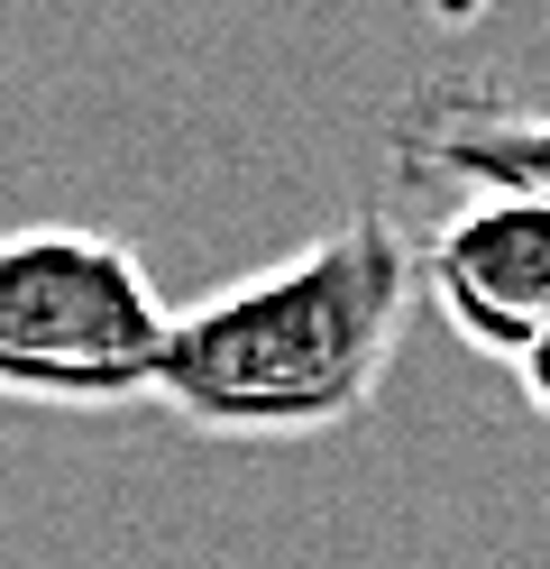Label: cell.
<instances>
[{"label":"cell","instance_id":"1","mask_svg":"<svg viewBox=\"0 0 550 569\" xmlns=\"http://www.w3.org/2000/svg\"><path fill=\"white\" fill-rule=\"evenodd\" d=\"M413 303V239L394 211H349L312 248L166 312L157 396L211 441H312L377 405Z\"/></svg>","mask_w":550,"mask_h":569},{"label":"cell","instance_id":"2","mask_svg":"<svg viewBox=\"0 0 550 569\" xmlns=\"http://www.w3.org/2000/svg\"><path fill=\"white\" fill-rule=\"evenodd\" d=\"M166 295L110 230H0V396L47 413H110L157 386Z\"/></svg>","mask_w":550,"mask_h":569},{"label":"cell","instance_id":"3","mask_svg":"<svg viewBox=\"0 0 550 569\" xmlns=\"http://www.w3.org/2000/svg\"><path fill=\"white\" fill-rule=\"evenodd\" d=\"M413 284L477 359H523L550 322V202L459 184V202L413 248Z\"/></svg>","mask_w":550,"mask_h":569},{"label":"cell","instance_id":"4","mask_svg":"<svg viewBox=\"0 0 550 569\" xmlns=\"http://www.w3.org/2000/svg\"><path fill=\"white\" fill-rule=\"evenodd\" d=\"M394 157L450 184H504L550 202V111H523L487 83H431L394 111Z\"/></svg>","mask_w":550,"mask_h":569},{"label":"cell","instance_id":"5","mask_svg":"<svg viewBox=\"0 0 550 569\" xmlns=\"http://www.w3.org/2000/svg\"><path fill=\"white\" fill-rule=\"evenodd\" d=\"M513 377H523V405L550 422V322L532 331V349H523V359H513Z\"/></svg>","mask_w":550,"mask_h":569}]
</instances>
